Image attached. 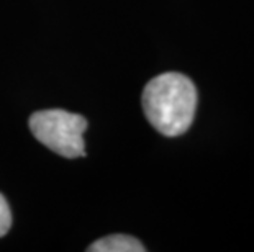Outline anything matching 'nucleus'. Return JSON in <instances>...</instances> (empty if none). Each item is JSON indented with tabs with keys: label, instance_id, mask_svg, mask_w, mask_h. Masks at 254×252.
Here are the masks:
<instances>
[{
	"label": "nucleus",
	"instance_id": "obj_1",
	"mask_svg": "<svg viewBox=\"0 0 254 252\" xmlns=\"http://www.w3.org/2000/svg\"><path fill=\"white\" fill-rule=\"evenodd\" d=\"M141 103L146 118L156 131L167 138L181 136L195 118V84L179 72L161 74L146 84Z\"/></svg>",
	"mask_w": 254,
	"mask_h": 252
},
{
	"label": "nucleus",
	"instance_id": "obj_2",
	"mask_svg": "<svg viewBox=\"0 0 254 252\" xmlns=\"http://www.w3.org/2000/svg\"><path fill=\"white\" fill-rule=\"evenodd\" d=\"M30 130L41 144L63 157L85 155L82 135L87 130V120L84 116L64 110L36 111L30 118Z\"/></svg>",
	"mask_w": 254,
	"mask_h": 252
},
{
	"label": "nucleus",
	"instance_id": "obj_3",
	"mask_svg": "<svg viewBox=\"0 0 254 252\" xmlns=\"http://www.w3.org/2000/svg\"><path fill=\"white\" fill-rule=\"evenodd\" d=\"M89 252H144L146 248L136 238L128 234H112L95 241L87 248Z\"/></svg>",
	"mask_w": 254,
	"mask_h": 252
},
{
	"label": "nucleus",
	"instance_id": "obj_4",
	"mask_svg": "<svg viewBox=\"0 0 254 252\" xmlns=\"http://www.w3.org/2000/svg\"><path fill=\"white\" fill-rule=\"evenodd\" d=\"M10 226H12V213L7 200L0 194V238L8 233Z\"/></svg>",
	"mask_w": 254,
	"mask_h": 252
}]
</instances>
